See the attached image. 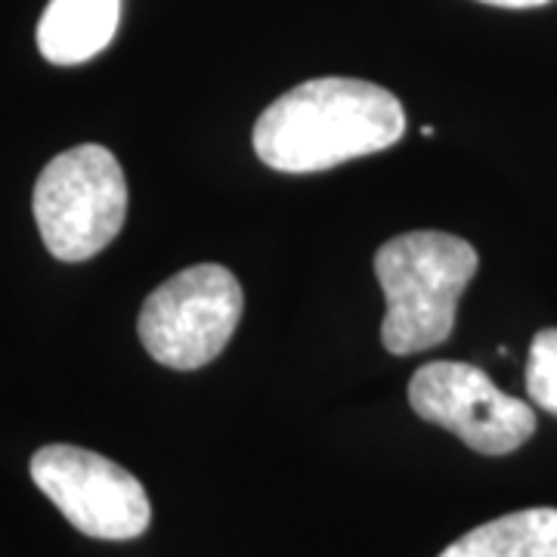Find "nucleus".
Returning a JSON list of instances; mask_svg holds the SVG:
<instances>
[{"label": "nucleus", "instance_id": "nucleus-3", "mask_svg": "<svg viewBox=\"0 0 557 557\" xmlns=\"http://www.w3.org/2000/svg\"><path fill=\"white\" fill-rule=\"evenodd\" d=\"M32 208L53 258L81 263L100 255L127 220V180L119 159L97 143L62 152L40 171Z\"/></svg>", "mask_w": 557, "mask_h": 557}, {"label": "nucleus", "instance_id": "nucleus-9", "mask_svg": "<svg viewBox=\"0 0 557 557\" xmlns=\"http://www.w3.org/2000/svg\"><path fill=\"white\" fill-rule=\"evenodd\" d=\"M527 394L539 409L557 416V329H542L530 344Z\"/></svg>", "mask_w": 557, "mask_h": 557}, {"label": "nucleus", "instance_id": "nucleus-7", "mask_svg": "<svg viewBox=\"0 0 557 557\" xmlns=\"http://www.w3.org/2000/svg\"><path fill=\"white\" fill-rule=\"evenodd\" d=\"M121 22V0H50L38 22L40 57L78 65L102 53Z\"/></svg>", "mask_w": 557, "mask_h": 557}, {"label": "nucleus", "instance_id": "nucleus-1", "mask_svg": "<svg viewBox=\"0 0 557 557\" xmlns=\"http://www.w3.org/2000/svg\"><path fill=\"white\" fill-rule=\"evenodd\" d=\"M406 134V112L379 84L357 78L304 81L255 124L258 159L282 174H317L391 149Z\"/></svg>", "mask_w": 557, "mask_h": 557}, {"label": "nucleus", "instance_id": "nucleus-6", "mask_svg": "<svg viewBox=\"0 0 557 557\" xmlns=\"http://www.w3.org/2000/svg\"><path fill=\"white\" fill-rule=\"evenodd\" d=\"M409 406L418 418L453 431L480 456H508L536 431L533 409L502 394L471 362H428L409 381Z\"/></svg>", "mask_w": 557, "mask_h": 557}, {"label": "nucleus", "instance_id": "nucleus-5", "mask_svg": "<svg viewBox=\"0 0 557 557\" xmlns=\"http://www.w3.org/2000/svg\"><path fill=\"white\" fill-rule=\"evenodd\" d=\"M32 480L78 533L124 542L152 523V505L131 471L112 458L53 443L32 456Z\"/></svg>", "mask_w": 557, "mask_h": 557}, {"label": "nucleus", "instance_id": "nucleus-4", "mask_svg": "<svg viewBox=\"0 0 557 557\" xmlns=\"http://www.w3.org/2000/svg\"><path fill=\"white\" fill-rule=\"evenodd\" d=\"M242 285L226 267H189L143 300L137 332L146 354L177 372H193L223 354L242 319Z\"/></svg>", "mask_w": 557, "mask_h": 557}, {"label": "nucleus", "instance_id": "nucleus-2", "mask_svg": "<svg viewBox=\"0 0 557 557\" xmlns=\"http://www.w3.org/2000/svg\"><path fill=\"white\" fill-rule=\"evenodd\" d=\"M480 267L474 245L453 233L418 230L384 242L375 276L387 300L381 341L387 354L409 357L453 335L461 292Z\"/></svg>", "mask_w": 557, "mask_h": 557}, {"label": "nucleus", "instance_id": "nucleus-8", "mask_svg": "<svg viewBox=\"0 0 557 557\" xmlns=\"http://www.w3.org/2000/svg\"><path fill=\"white\" fill-rule=\"evenodd\" d=\"M440 557H557V508H527L490 520Z\"/></svg>", "mask_w": 557, "mask_h": 557}, {"label": "nucleus", "instance_id": "nucleus-10", "mask_svg": "<svg viewBox=\"0 0 557 557\" xmlns=\"http://www.w3.org/2000/svg\"><path fill=\"white\" fill-rule=\"evenodd\" d=\"M480 3L508 7V10H530V7H545V3H552V0H480Z\"/></svg>", "mask_w": 557, "mask_h": 557}]
</instances>
